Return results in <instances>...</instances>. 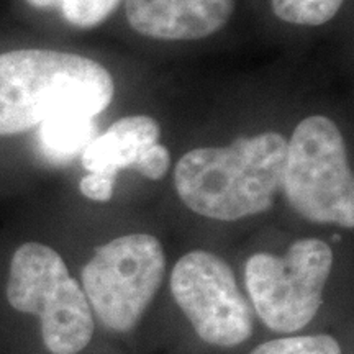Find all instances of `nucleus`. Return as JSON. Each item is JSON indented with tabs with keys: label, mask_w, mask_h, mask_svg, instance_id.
<instances>
[{
	"label": "nucleus",
	"mask_w": 354,
	"mask_h": 354,
	"mask_svg": "<svg viewBox=\"0 0 354 354\" xmlns=\"http://www.w3.org/2000/svg\"><path fill=\"white\" fill-rule=\"evenodd\" d=\"M7 300L19 312L39 317L50 353L77 354L91 343L94 313L82 287L53 248L25 243L13 253Z\"/></svg>",
	"instance_id": "20e7f679"
},
{
	"label": "nucleus",
	"mask_w": 354,
	"mask_h": 354,
	"mask_svg": "<svg viewBox=\"0 0 354 354\" xmlns=\"http://www.w3.org/2000/svg\"><path fill=\"white\" fill-rule=\"evenodd\" d=\"M171 292L205 343L233 348L253 335V308L220 256L205 250L184 254L171 272Z\"/></svg>",
	"instance_id": "0eeeda50"
},
{
	"label": "nucleus",
	"mask_w": 354,
	"mask_h": 354,
	"mask_svg": "<svg viewBox=\"0 0 354 354\" xmlns=\"http://www.w3.org/2000/svg\"><path fill=\"white\" fill-rule=\"evenodd\" d=\"M94 118L87 115H53L39 125V148L46 159L61 165L84 151L88 141L94 138Z\"/></svg>",
	"instance_id": "9d476101"
},
{
	"label": "nucleus",
	"mask_w": 354,
	"mask_h": 354,
	"mask_svg": "<svg viewBox=\"0 0 354 354\" xmlns=\"http://www.w3.org/2000/svg\"><path fill=\"white\" fill-rule=\"evenodd\" d=\"M346 0H271L279 20L299 26H320L335 19Z\"/></svg>",
	"instance_id": "9b49d317"
},
{
	"label": "nucleus",
	"mask_w": 354,
	"mask_h": 354,
	"mask_svg": "<svg viewBox=\"0 0 354 354\" xmlns=\"http://www.w3.org/2000/svg\"><path fill=\"white\" fill-rule=\"evenodd\" d=\"M26 2H28L30 6L41 8V10H50V8L61 7V2H63V0H26Z\"/></svg>",
	"instance_id": "dca6fc26"
},
{
	"label": "nucleus",
	"mask_w": 354,
	"mask_h": 354,
	"mask_svg": "<svg viewBox=\"0 0 354 354\" xmlns=\"http://www.w3.org/2000/svg\"><path fill=\"white\" fill-rule=\"evenodd\" d=\"M79 189L84 197L94 202H109L113 196L115 177L107 174H97V172H87L79 183Z\"/></svg>",
	"instance_id": "2eb2a0df"
},
{
	"label": "nucleus",
	"mask_w": 354,
	"mask_h": 354,
	"mask_svg": "<svg viewBox=\"0 0 354 354\" xmlns=\"http://www.w3.org/2000/svg\"><path fill=\"white\" fill-rule=\"evenodd\" d=\"M287 138L266 130L225 146H201L174 167L177 196L194 214L218 221L261 215L281 189Z\"/></svg>",
	"instance_id": "f257e3e1"
},
{
	"label": "nucleus",
	"mask_w": 354,
	"mask_h": 354,
	"mask_svg": "<svg viewBox=\"0 0 354 354\" xmlns=\"http://www.w3.org/2000/svg\"><path fill=\"white\" fill-rule=\"evenodd\" d=\"M161 140V125L149 115H127L102 135L88 141L82 156L87 172L117 177L120 169H133L138 159Z\"/></svg>",
	"instance_id": "1a4fd4ad"
},
{
	"label": "nucleus",
	"mask_w": 354,
	"mask_h": 354,
	"mask_svg": "<svg viewBox=\"0 0 354 354\" xmlns=\"http://www.w3.org/2000/svg\"><path fill=\"white\" fill-rule=\"evenodd\" d=\"M165 274V248L156 236L123 234L97 248L84 266L82 290L102 325L125 333L138 325Z\"/></svg>",
	"instance_id": "423d86ee"
},
{
	"label": "nucleus",
	"mask_w": 354,
	"mask_h": 354,
	"mask_svg": "<svg viewBox=\"0 0 354 354\" xmlns=\"http://www.w3.org/2000/svg\"><path fill=\"white\" fill-rule=\"evenodd\" d=\"M171 166V153L165 145L158 143L151 146L148 151L143 153V156L138 159L133 169L138 171L146 179L159 180L166 176L167 169Z\"/></svg>",
	"instance_id": "4468645a"
},
{
	"label": "nucleus",
	"mask_w": 354,
	"mask_h": 354,
	"mask_svg": "<svg viewBox=\"0 0 354 354\" xmlns=\"http://www.w3.org/2000/svg\"><path fill=\"white\" fill-rule=\"evenodd\" d=\"M333 261L331 246L318 238L294 241L284 256H251L245 266V284L264 325L276 333L305 328L322 307Z\"/></svg>",
	"instance_id": "39448f33"
},
{
	"label": "nucleus",
	"mask_w": 354,
	"mask_h": 354,
	"mask_svg": "<svg viewBox=\"0 0 354 354\" xmlns=\"http://www.w3.org/2000/svg\"><path fill=\"white\" fill-rule=\"evenodd\" d=\"M120 3L122 0H63L59 8L68 24L91 30L104 24Z\"/></svg>",
	"instance_id": "ddd939ff"
},
{
	"label": "nucleus",
	"mask_w": 354,
	"mask_h": 354,
	"mask_svg": "<svg viewBox=\"0 0 354 354\" xmlns=\"http://www.w3.org/2000/svg\"><path fill=\"white\" fill-rule=\"evenodd\" d=\"M113 95L110 71L87 56L55 50L0 55V136L28 131L57 113L95 118Z\"/></svg>",
	"instance_id": "f03ea898"
},
{
	"label": "nucleus",
	"mask_w": 354,
	"mask_h": 354,
	"mask_svg": "<svg viewBox=\"0 0 354 354\" xmlns=\"http://www.w3.org/2000/svg\"><path fill=\"white\" fill-rule=\"evenodd\" d=\"M234 0H125L128 24L158 41H196L218 33L232 19Z\"/></svg>",
	"instance_id": "6e6552de"
},
{
	"label": "nucleus",
	"mask_w": 354,
	"mask_h": 354,
	"mask_svg": "<svg viewBox=\"0 0 354 354\" xmlns=\"http://www.w3.org/2000/svg\"><path fill=\"white\" fill-rule=\"evenodd\" d=\"M250 354H342V348L333 336H287L259 344Z\"/></svg>",
	"instance_id": "f8f14e48"
},
{
	"label": "nucleus",
	"mask_w": 354,
	"mask_h": 354,
	"mask_svg": "<svg viewBox=\"0 0 354 354\" xmlns=\"http://www.w3.org/2000/svg\"><path fill=\"white\" fill-rule=\"evenodd\" d=\"M281 187L290 209L318 225L354 227V177L346 141L326 115H308L287 138Z\"/></svg>",
	"instance_id": "7ed1b4c3"
}]
</instances>
